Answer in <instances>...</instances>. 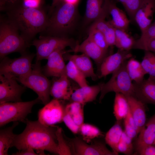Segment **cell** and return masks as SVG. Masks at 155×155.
<instances>
[{
    "label": "cell",
    "instance_id": "cell-1",
    "mask_svg": "<svg viewBox=\"0 0 155 155\" xmlns=\"http://www.w3.org/2000/svg\"><path fill=\"white\" fill-rule=\"evenodd\" d=\"M26 127L19 134H16L12 147L19 151L28 148L36 150L40 155L44 151L59 155L56 132L58 127L46 126L38 120L26 119Z\"/></svg>",
    "mask_w": 155,
    "mask_h": 155
},
{
    "label": "cell",
    "instance_id": "cell-2",
    "mask_svg": "<svg viewBox=\"0 0 155 155\" xmlns=\"http://www.w3.org/2000/svg\"><path fill=\"white\" fill-rule=\"evenodd\" d=\"M5 12L8 19L31 44L36 35L45 29L49 18L44 8L28 7L23 3Z\"/></svg>",
    "mask_w": 155,
    "mask_h": 155
},
{
    "label": "cell",
    "instance_id": "cell-3",
    "mask_svg": "<svg viewBox=\"0 0 155 155\" xmlns=\"http://www.w3.org/2000/svg\"><path fill=\"white\" fill-rule=\"evenodd\" d=\"M77 5L63 0L49 16L46 27L40 35L65 37L74 24Z\"/></svg>",
    "mask_w": 155,
    "mask_h": 155
},
{
    "label": "cell",
    "instance_id": "cell-4",
    "mask_svg": "<svg viewBox=\"0 0 155 155\" xmlns=\"http://www.w3.org/2000/svg\"><path fill=\"white\" fill-rule=\"evenodd\" d=\"M31 44L22 36L16 28L6 16H0V58L18 52L21 55L26 52Z\"/></svg>",
    "mask_w": 155,
    "mask_h": 155
},
{
    "label": "cell",
    "instance_id": "cell-5",
    "mask_svg": "<svg viewBox=\"0 0 155 155\" xmlns=\"http://www.w3.org/2000/svg\"><path fill=\"white\" fill-rule=\"evenodd\" d=\"M17 80L36 93L38 98L43 104H46L50 101L51 83L43 71L40 61H36L34 64H32L31 71Z\"/></svg>",
    "mask_w": 155,
    "mask_h": 155
},
{
    "label": "cell",
    "instance_id": "cell-6",
    "mask_svg": "<svg viewBox=\"0 0 155 155\" xmlns=\"http://www.w3.org/2000/svg\"><path fill=\"white\" fill-rule=\"evenodd\" d=\"M127 61L112 73L111 78L107 82L101 83L100 102L107 93L111 92L121 93L125 96L134 95V85L126 68Z\"/></svg>",
    "mask_w": 155,
    "mask_h": 155
},
{
    "label": "cell",
    "instance_id": "cell-7",
    "mask_svg": "<svg viewBox=\"0 0 155 155\" xmlns=\"http://www.w3.org/2000/svg\"><path fill=\"white\" fill-rule=\"evenodd\" d=\"M41 102L37 98L32 100L7 102L0 104V126L11 122H26L33 106Z\"/></svg>",
    "mask_w": 155,
    "mask_h": 155
},
{
    "label": "cell",
    "instance_id": "cell-8",
    "mask_svg": "<svg viewBox=\"0 0 155 155\" xmlns=\"http://www.w3.org/2000/svg\"><path fill=\"white\" fill-rule=\"evenodd\" d=\"M21 55L14 59L6 56L1 60L0 75L13 78L17 80L28 74L32 69V62L36 54L27 52Z\"/></svg>",
    "mask_w": 155,
    "mask_h": 155
},
{
    "label": "cell",
    "instance_id": "cell-9",
    "mask_svg": "<svg viewBox=\"0 0 155 155\" xmlns=\"http://www.w3.org/2000/svg\"><path fill=\"white\" fill-rule=\"evenodd\" d=\"M32 45L36 49V61L47 59L54 51L65 49L67 47L73 48L76 44L73 41L65 37L40 35L38 39H34Z\"/></svg>",
    "mask_w": 155,
    "mask_h": 155
},
{
    "label": "cell",
    "instance_id": "cell-10",
    "mask_svg": "<svg viewBox=\"0 0 155 155\" xmlns=\"http://www.w3.org/2000/svg\"><path fill=\"white\" fill-rule=\"evenodd\" d=\"M72 155H116L118 153L111 151L104 143L96 141L89 145L82 139L76 137L67 140Z\"/></svg>",
    "mask_w": 155,
    "mask_h": 155
},
{
    "label": "cell",
    "instance_id": "cell-11",
    "mask_svg": "<svg viewBox=\"0 0 155 155\" xmlns=\"http://www.w3.org/2000/svg\"><path fill=\"white\" fill-rule=\"evenodd\" d=\"M64 101L53 98L38 112V121L46 126H53L63 121L65 107Z\"/></svg>",
    "mask_w": 155,
    "mask_h": 155
},
{
    "label": "cell",
    "instance_id": "cell-12",
    "mask_svg": "<svg viewBox=\"0 0 155 155\" xmlns=\"http://www.w3.org/2000/svg\"><path fill=\"white\" fill-rule=\"evenodd\" d=\"M0 103L22 101L26 87L19 84L13 78L0 75Z\"/></svg>",
    "mask_w": 155,
    "mask_h": 155
},
{
    "label": "cell",
    "instance_id": "cell-13",
    "mask_svg": "<svg viewBox=\"0 0 155 155\" xmlns=\"http://www.w3.org/2000/svg\"><path fill=\"white\" fill-rule=\"evenodd\" d=\"M132 56L130 51L119 49L115 53L107 55L98 69L99 72L98 78H101L112 74Z\"/></svg>",
    "mask_w": 155,
    "mask_h": 155
},
{
    "label": "cell",
    "instance_id": "cell-14",
    "mask_svg": "<svg viewBox=\"0 0 155 155\" xmlns=\"http://www.w3.org/2000/svg\"><path fill=\"white\" fill-rule=\"evenodd\" d=\"M67 53L65 49L55 51L48 56L47 62L42 68L44 74L47 77H59L65 74L66 66L63 55Z\"/></svg>",
    "mask_w": 155,
    "mask_h": 155
},
{
    "label": "cell",
    "instance_id": "cell-15",
    "mask_svg": "<svg viewBox=\"0 0 155 155\" xmlns=\"http://www.w3.org/2000/svg\"><path fill=\"white\" fill-rule=\"evenodd\" d=\"M67 51V53L80 52L85 54L94 61L98 69L107 56V52L100 48L89 37L81 44H76L73 48Z\"/></svg>",
    "mask_w": 155,
    "mask_h": 155
},
{
    "label": "cell",
    "instance_id": "cell-16",
    "mask_svg": "<svg viewBox=\"0 0 155 155\" xmlns=\"http://www.w3.org/2000/svg\"><path fill=\"white\" fill-rule=\"evenodd\" d=\"M111 0H86L85 20L86 23L94 22L109 14V7Z\"/></svg>",
    "mask_w": 155,
    "mask_h": 155
},
{
    "label": "cell",
    "instance_id": "cell-17",
    "mask_svg": "<svg viewBox=\"0 0 155 155\" xmlns=\"http://www.w3.org/2000/svg\"><path fill=\"white\" fill-rule=\"evenodd\" d=\"M58 78L51 84L50 95L54 98L60 100H70L73 91L69 78L66 74Z\"/></svg>",
    "mask_w": 155,
    "mask_h": 155
},
{
    "label": "cell",
    "instance_id": "cell-18",
    "mask_svg": "<svg viewBox=\"0 0 155 155\" xmlns=\"http://www.w3.org/2000/svg\"><path fill=\"white\" fill-rule=\"evenodd\" d=\"M133 96L145 104L155 105V81L144 80L139 83H133Z\"/></svg>",
    "mask_w": 155,
    "mask_h": 155
},
{
    "label": "cell",
    "instance_id": "cell-19",
    "mask_svg": "<svg viewBox=\"0 0 155 155\" xmlns=\"http://www.w3.org/2000/svg\"><path fill=\"white\" fill-rule=\"evenodd\" d=\"M155 9L154 0H144L137 12L135 17V22L142 33L152 23V17Z\"/></svg>",
    "mask_w": 155,
    "mask_h": 155
},
{
    "label": "cell",
    "instance_id": "cell-20",
    "mask_svg": "<svg viewBox=\"0 0 155 155\" xmlns=\"http://www.w3.org/2000/svg\"><path fill=\"white\" fill-rule=\"evenodd\" d=\"M63 57L66 60L72 61L86 78L95 81L98 78L94 72L90 58L85 54L72 55L66 53Z\"/></svg>",
    "mask_w": 155,
    "mask_h": 155
},
{
    "label": "cell",
    "instance_id": "cell-21",
    "mask_svg": "<svg viewBox=\"0 0 155 155\" xmlns=\"http://www.w3.org/2000/svg\"><path fill=\"white\" fill-rule=\"evenodd\" d=\"M125 96L127 99L131 115L140 131L145 126L146 122L145 104L133 95Z\"/></svg>",
    "mask_w": 155,
    "mask_h": 155
},
{
    "label": "cell",
    "instance_id": "cell-22",
    "mask_svg": "<svg viewBox=\"0 0 155 155\" xmlns=\"http://www.w3.org/2000/svg\"><path fill=\"white\" fill-rule=\"evenodd\" d=\"M140 131L135 144L136 153L145 146L153 145L155 139V114Z\"/></svg>",
    "mask_w": 155,
    "mask_h": 155
},
{
    "label": "cell",
    "instance_id": "cell-23",
    "mask_svg": "<svg viewBox=\"0 0 155 155\" xmlns=\"http://www.w3.org/2000/svg\"><path fill=\"white\" fill-rule=\"evenodd\" d=\"M101 90V83L92 86L80 87L73 93L71 99L84 104L94 100Z\"/></svg>",
    "mask_w": 155,
    "mask_h": 155
},
{
    "label": "cell",
    "instance_id": "cell-24",
    "mask_svg": "<svg viewBox=\"0 0 155 155\" xmlns=\"http://www.w3.org/2000/svg\"><path fill=\"white\" fill-rule=\"evenodd\" d=\"M109 13L112 17L109 22L115 28L126 31L128 29L130 21L125 13L118 7L112 0L109 7Z\"/></svg>",
    "mask_w": 155,
    "mask_h": 155
},
{
    "label": "cell",
    "instance_id": "cell-25",
    "mask_svg": "<svg viewBox=\"0 0 155 155\" xmlns=\"http://www.w3.org/2000/svg\"><path fill=\"white\" fill-rule=\"evenodd\" d=\"M106 18H99L93 22L90 27L100 31L104 35L109 46H115V28Z\"/></svg>",
    "mask_w": 155,
    "mask_h": 155
},
{
    "label": "cell",
    "instance_id": "cell-26",
    "mask_svg": "<svg viewBox=\"0 0 155 155\" xmlns=\"http://www.w3.org/2000/svg\"><path fill=\"white\" fill-rule=\"evenodd\" d=\"M18 124V122H14L11 126L0 130V155L8 154V150L12 147L16 135L13 130Z\"/></svg>",
    "mask_w": 155,
    "mask_h": 155
},
{
    "label": "cell",
    "instance_id": "cell-27",
    "mask_svg": "<svg viewBox=\"0 0 155 155\" xmlns=\"http://www.w3.org/2000/svg\"><path fill=\"white\" fill-rule=\"evenodd\" d=\"M129 108L127 99L123 94L115 93L113 106V113L117 120L121 121L126 117Z\"/></svg>",
    "mask_w": 155,
    "mask_h": 155
},
{
    "label": "cell",
    "instance_id": "cell-28",
    "mask_svg": "<svg viewBox=\"0 0 155 155\" xmlns=\"http://www.w3.org/2000/svg\"><path fill=\"white\" fill-rule=\"evenodd\" d=\"M126 68L132 81L138 83L144 80L146 75L141 63L134 58H131L127 61Z\"/></svg>",
    "mask_w": 155,
    "mask_h": 155
},
{
    "label": "cell",
    "instance_id": "cell-29",
    "mask_svg": "<svg viewBox=\"0 0 155 155\" xmlns=\"http://www.w3.org/2000/svg\"><path fill=\"white\" fill-rule=\"evenodd\" d=\"M84 105L78 102L72 101L66 104L65 107L74 122L80 128L84 123Z\"/></svg>",
    "mask_w": 155,
    "mask_h": 155
},
{
    "label": "cell",
    "instance_id": "cell-30",
    "mask_svg": "<svg viewBox=\"0 0 155 155\" xmlns=\"http://www.w3.org/2000/svg\"><path fill=\"white\" fill-rule=\"evenodd\" d=\"M115 29V46L119 49L130 51L133 49L135 40L130 36L126 31Z\"/></svg>",
    "mask_w": 155,
    "mask_h": 155
},
{
    "label": "cell",
    "instance_id": "cell-31",
    "mask_svg": "<svg viewBox=\"0 0 155 155\" xmlns=\"http://www.w3.org/2000/svg\"><path fill=\"white\" fill-rule=\"evenodd\" d=\"M65 74L79 86L83 87L88 85L86 78L71 61L69 60L66 65Z\"/></svg>",
    "mask_w": 155,
    "mask_h": 155
},
{
    "label": "cell",
    "instance_id": "cell-32",
    "mask_svg": "<svg viewBox=\"0 0 155 155\" xmlns=\"http://www.w3.org/2000/svg\"><path fill=\"white\" fill-rule=\"evenodd\" d=\"M120 121H117L116 123L109 129L105 135L106 143L112 148L113 151L115 152L123 131Z\"/></svg>",
    "mask_w": 155,
    "mask_h": 155
},
{
    "label": "cell",
    "instance_id": "cell-33",
    "mask_svg": "<svg viewBox=\"0 0 155 155\" xmlns=\"http://www.w3.org/2000/svg\"><path fill=\"white\" fill-rule=\"evenodd\" d=\"M79 132L82 136V139L86 142H90L95 138L103 135L98 128L88 123H84L81 125Z\"/></svg>",
    "mask_w": 155,
    "mask_h": 155
},
{
    "label": "cell",
    "instance_id": "cell-34",
    "mask_svg": "<svg viewBox=\"0 0 155 155\" xmlns=\"http://www.w3.org/2000/svg\"><path fill=\"white\" fill-rule=\"evenodd\" d=\"M123 5L131 20L135 21V15L144 0H117Z\"/></svg>",
    "mask_w": 155,
    "mask_h": 155
},
{
    "label": "cell",
    "instance_id": "cell-35",
    "mask_svg": "<svg viewBox=\"0 0 155 155\" xmlns=\"http://www.w3.org/2000/svg\"><path fill=\"white\" fill-rule=\"evenodd\" d=\"M88 37L100 48L107 52L109 46L104 35L100 31L90 27L88 30Z\"/></svg>",
    "mask_w": 155,
    "mask_h": 155
},
{
    "label": "cell",
    "instance_id": "cell-36",
    "mask_svg": "<svg viewBox=\"0 0 155 155\" xmlns=\"http://www.w3.org/2000/svg\"><path fill=\"white\" fill-rule=\"evenodd\" d=\"M59 155H72L67 140L64 137L62 129L57 127L56 132Z\"/></svg>",
    "mask_w": 155,
    "mask_h": 155
},
{
    "label": "cell",
    "instance_id": "cell-37",
    "mask_svg": "<svg viewBox=\"0 0 155 155\" xmlns=\"http://www.w3.org/2000/svg\"><path fill=\"white\" fill-rule=\"evenodd\" d=\"M133 49L148 51L155 53V39L144 40L139 38L135 40Z\"/></svg>",
    "mask_w": 155,
    "mask_h": 155
},
{
    "label": "cell",
    "instance_id": "cell-38",
    "mask_svg": "<svg viewBox=\"0 0 155 155\" xmlns=\"http://www.w3.org/2000/svg\"><path fill=\"white\" fill-rule=\"evenodd\" d=\"M155 58V53L145 51V53L141 64L146 74H148Z\"/></svg>",
    "mask_w": 155,
    "mask_h": 155
},
{
    "label": "cell",
    "instance_id": "cell-39",
    "mask_svg": "<svg viewBox=\"0 0 155 155\" xmlns=\"http://www.w3.org/2000/svg\"><path fill=\"white\" fill-rule=\"evenodd\" d=\"M63 121L73 133L77 134L79 132L80 127L75 123L70 115L65 109Z\"/></svg>",
    "mask_w": 155,
    "mask_h": 155
},
{
    "label": "cell",
    "instance_id": "cell-40",
    "mask_svg": "<svg viewBox=\"0 0 155 155\" xmlns=\"http://www.w3.org/2000/svg\"><path fill=\"white\" fill-rule=\"evenodd\" d=\"M22 3V0H0V11L5 12Z\"/></svg>",
    "mask_w": 155,
    "mask_h": 155
},
{
    "label": "cell",
    "instance_id": "cell-41",
    "mask_svg": "<svg viewBox=\"0 0 155 155\" xmlns=\"http://www.w3.org/2000/svg\"><path fill=\"white\" fill-rule=\"evenodd\" d=\"M139 38L144 40L155 39V20L142 33Z\"/></svg>",
    "mask_w": 155,
    "mask_h": 155
},
{
    "label": "cell",
    "instance_id": "cell-42",
    "mask_svg": "<svg viewBox=\"0 0 155 155\" xmlns=\"http://www.w3.org/2000/svg\"><path fill=\"white\" fill-rule=\"evenodd\" d=\"M133 146H130L126 143L120 140L117 146L115 152H120L127 155L131 154L133 153Z\"/></svg>",
    "mask_w": 155,
    "mask_h": 155
},
{
    "label": "cell",
    "instance_id": "cell-43",
    "mask_svg": "<svg viewBox=\"0 0 155 155\" xmlns=\"http://www.w3.org/2000/svg\"><path fill=\"white\" fill-rule=\"evenodd\" d=\"M124 131L132 140L135 138L138 133L137 131L128 123L127 119H124Z\"/></svg>",
    "mask_w": 155,
    "mask_h": 155
},
{
    "label": "cell",
    "instance_id": "cell-44",
    "mask_svg": "<svg viewBox=\"0 0 155 155\" xmlns=\"http://www.w3.org/2000/svg\"><path fill=\"white\" fill-rule=\"evenodd\" d=\"M136 154L141 155H155V146L153 145L147 146Z\"/></svg>",
    "mask_w": 155,
    "mask_h": 155
},
{
    "label": "cell",
    "instance_id": "cell-45",
    "mask_svg": "<svg viewBox=\"0 0 155 155\" xmlns=\"http://www.w3.org/2000/svg\"><path fill=\"white\" fill-rule=\"evenodd\" d=\"M125 118L127 119L129 124L137 131L138 133H139L140 132V130L136 125L135 121L131 115L129 108L127 115Z\"/></svg>",
    "mask_w": 155,
    "mask_h": 155
},
{
    "label": "cell",
    "instance_id": "cell-46",
    "mask_svg": "<svg viewBox=\"0 0 155 155\" xmlns=\"http://www.w3.org/2000/svg\"><path fill=\"white\" fill-rule=\"evenodd\" d=\"M34 150L32 149L28 148L22 150H19L18 152H17L14 153H13L12 155H39L37 153H35L34 151Z\"/></svg>",
    "mask_w": 155,
    "mask_h": 155
},
{
    "label": "cell",
    "instance_id": "cell-47",
    "mask_svg": "<svg viewBox=\"0 0 155 155\" xmlns=\"http://www.w3.org/2000/svg\"><path fill=\"white\" fill-rule=\"evenodd\" d=\"M148 74V79L155 81V58Z\"/></svg>",
    "mask_w": 155,
    "mask_h": 155
},
{
    "label": "cell",
    "instance_id": "cell-48",
    "mask_svg": "<svg viewBox=\"0 0 155 155\" xmlns=\"http://www.w3.org/2000/svg\"><path fill=\"white\" fill-rule=\"evenodd\" d=\"M63 0H52L51 5L49 8L48 15H50L52 13L55 7Z\"/></svg>",
    "mask_w": 155,
    "mask_h": 155
},
{
    "label": "cell",
    "instance_id": "cell-49",
    "mask_svg": "<svg viewBox=\"0 0 155 155\" xmlns=\"http://www.w3.org/2000/svg\"><path fill=\"white\" fill-rule=\"evenodd\" d=\"M65 1L73 4L78 5L80 0H64Z\"/></svg>",
    "mask_w": 155,
    "mask_h": 155
},
{
    "label": "cell",
    "instance_id": "cell-50",
    "mask_svg": "<svg viewBox=\"0 0 155 155\" xmlns=\"http://www.w3.org/2000/svg\"><path fill=\"white\" fill-rule=\"evenodd\" d=\"M153 145H155V139L154 141V143H153Z\"/></svg>",
    "mask_w": 155,
    "mask_h": 155
},
{
    "label": "cell",
    "instance_id": "cell-51",
    "mask_svg": "<svg viewBox=\"0 0 155 155\" xmlns=\"http://www.w3.org/2000/svg\"><path fill=\"white\" fill-rule=\"evenodd\" d=\"M155 1V0H154Z\"/></svg>",
    "mask_w": 155,
    "mask_h": 155
}]
</instances>
